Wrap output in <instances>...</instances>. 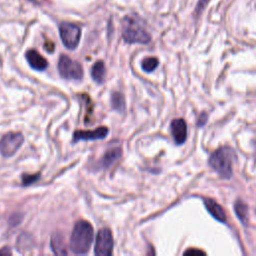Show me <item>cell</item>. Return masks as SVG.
Segmentation results:
<instances>
[{"mask_svg":"<svg viewBox=\"0 0 256 256\" xmlns=\"http://www.w3.org/2000/svg\"><path fill=\"white\" fill-rule=\"evenodd\" d=\"M94 238L92 225L85 220L78 221L72 230L70 237V249L76 255L87 254Z\"/></svg>","mask_w":256,"mask_h":256,"instance_id":"6da1fadb","label":"cell"},{"mask_svg":"<svg viewBox=\"0 0 256 256\" xmlns=\"http://www.w3.org/2000/svg\"><path fill=\"white\" fill-rule=\"evenodd\" d=\"M122 36L128 44H148L151 41L150 34L142 25V21L135 15H129L123 20Z\"/></svg>","mask_w":256,"mask_h":256,"instance_id":"7a4b0ae2","label":"cell"},{"mask_svg":"<svg viewBox=\"0 0 256 256\" xmlns=\"http://www.w3.org/2000/svg\"><path fill=\"white\" fill-rule=\"evenodd\" d=\"M234 152L228 147H223L215 151L209 160L210 166L223 178H230L232 175Z\"/></svg>","mask_w":256,"mask_h":256,"instance_id":"3957f363","label":"cell"},{"mask_svg":"<svg viewBox=\"0 0 256 256\" xmlns=\"http://www.w3.org/2000/svg\"><path fill=\"white\" fill-rule=\"evenodd\" d=\"M58 70L61 77L67 80L80 81L84 75L82 66L67 55H62L60 57L58 62Z\"/></svg>","mask_w":256,"mask_h":256,"instance_id":"277c9868","label":"cell"},{"mask_svg":"<svg viewBox=\"0 0 256 256\" xmlns=\"http://www.w3.org/2000/svg\"><path fill=\"white\" fill-rule=\"evenodd\" d=\"M59 33L64 46L70 50H74L79 45L81 39V29L73 23H62L59 27Z\"/></svg>","mask_w":256,"mask_h":256,"instance_id":"5b68a950","label":"cell"},{"mask_svg":"<svg viewBox=\"0 0 256 256\" xmlns=\"http://www.w3.org/2000/svg\"><path fill=\"white\" fill-rule=\"evenodd\" d=\"M24 142V137L21 133H8L0 140V152L6 157H12L20 149Z\"/></svg>","mask_w":256,"mask_h":256,"instance_id":"8992f818","label":"cell"},{"mask_svg":"<svg viewBox=\"0 0 256 256\" xmlns=\"http://www.w3.org/2000/svg\"><path fill=\"white\" fill-rule=\"evenodd\" d=\"M113 248L114 240L112 232L108 228L101 229L96 236L94 254L98 256H109L113 254Z\"/></svg>","mask_w":256,"mask_h":256,"instance_id":"52a82bcc","label":"cell"},{"mask_svg":"<svg viewBox=\"0 0 256 256\" xmlns=\"http://www.w3.org/2000/svg\"><path fill=\"white\" fill-rule=\"evenodd\" d=\"M109 134V129L105 126L98 127L93 131H83L77 130L73 134V142L77 143L79 141H95L103 140Z\"/></svg>","mask_w":256,"mask_h":256,"instance_id":"ba28073f","label":"cell"},{"mask_svg":"<svg viewBox=\"0 0 256 256\" xmlns=\"http://www.w3.org/2000/svg\"><path fill=\"white\" fill-rule=\"evenodd\" d=\"M171 132L178 145L183 144L187 138V124L183 119H175L171 123Z\"/></svg>","mask_w":256,"mask_h":256,"instance_id":"9c48e42d","label":"cell"},{"mask_svg":"<svg viewBox=\"0 0 256 256\" xmlns=\"http://www.w3.org/2000/svg\"><path fill=\"white\" fill-rule=\"evenodd\" d=\"M26 59L32 69L36 71H44L48 67V61L36 50H29L26 52Z\"/></svg>","mask_w":256,"mask_h":256,"instance_id":"30bf717a","label":"cell"},{"mask_svg":"<svg viewBox=\"0 0 256 256\" xmlns=\"http://www.w3.org/2000/svg\"><path fill=\"white\" fill-rule=\"evenodd\" d=\"M121 156L122 150L120 148H113L105 153V155L100 161L99 167H101V169H109L121 158Z\"/></svg>","mask_w":256,"mask_h":256,"instance_id":"8fae6325","label":"cell"},{"mask_svg":"<svg viewBox=\"0 0 256 256\" xmlns=\"http://www.w3.org/2000/svg\"><path fill=\"white\" fill-rule=\"evenodd\" d=\"M205 206L207 208V210L209 211V213L218 221L220 222H225L226 220V214L223 210V208L214 200L212 199H205L204 200Z\"/></svg>","mask_w":256,"mask_h":256,"instance_id":"7c38bea8","label":"cell"},{"mask_svg":"<svg viewBox=\"0 0 256 256\" xmlns=\"http://www.w3.org/2000/svg\"><path fill=\"white\" fill-rule=\"evenodd\" d=\"M91 76L93 80L98 84H102L104 82L106 77V67L103 61H97L93 65L91 69Z\"/></svg>","mask_w":256,"mask_h":256,"instance_id":"4fadbf2b","label":"cell"},{"mask_svg":"<svg viewBox=\"0 0 256 256\" xmlns=\"http://www.w3.org/2000/svg\"><path fill=\"white\" fill-rule=\"evenodd\" d=\"M111 105L115 111L123 114L126 111V102L123 94L120 92H113L111 96Z\"/></svg>","mask_w":256,"mask_h":256,"instance_id":"5bb4252c","label":"cell"},{"mask_svg":"<svg viewBox=\"0 0 256 256\" xmlns=\"http://www.w3.org/2000/svg\"><path fill=\"white\" fill-rule=\"evenodd\" d=\"M159 65V60L155 57H148L145 58L142 63H141V67L145 72H153Z\"/></svg>","mask_w":256,"mask_h":256,"instance_id":"9a60e30c","label":"cell"},{"mask_svg":"<svg viewBox=\"0 0 256 256\" xmlns=\"http://www.w3.org/2000/svg\"><path fill=\"white\" fill-rule=\"evenodd\" d=\"M51 247L56 254H67V250L64 246L63 239L60 236L53 237L51 241Z\"/></svg>","mask_w":256,"mask_h":256,"instance_id":"2e32d148","label":"cell"},{"mask_svg":"<svg viewBox=\"0 0 256 256\" xmlns=\"http://www.w3.org/2000/svg\"><path fill=\"white\" fill-rule=\"evenodd\" d=\"M235 211H236V214L239 217V219L243 223H245L247 215H248V207H247V205L244 202H242L241 200H238L236 202V204H235Z\"/></svg>","mask_w":256,"mask_h":256,"instance_id":"e0dca14e","label":"cell"},{"mask_svg":"<svg viewBox=\"0 0 256 256\" xmlns=\"http://www.w3.org/2000/svg\"><path fill=\"white\" fill-rule=\"evenodd\" d=\"M40 178V173L38 174H33V175H26L24 174L22 176V183L24 186H27V185H31L33 184L34 182H36L38 179Z\"/></svg>","mask_w":256,"mask_h":256,"instance_id":"ac0fdd59","label":"cell"},{"mask_svg":"<svg viewBox=\"0 0 256 256\" xmlns=\"http://www.w3.org/2000/svg\"><path fill=\"white\" fill-rule=\"evenodd\" d=\"M184 254H185V255H192V256H194V255H204L205 253H204L203 251H201V250H196V249H190V250L186 251V252H185Z\"/></svg>","mask_w":256,"mask_h":256,"instance_id":"d6986e66","label":"cell"}]
</instances>
